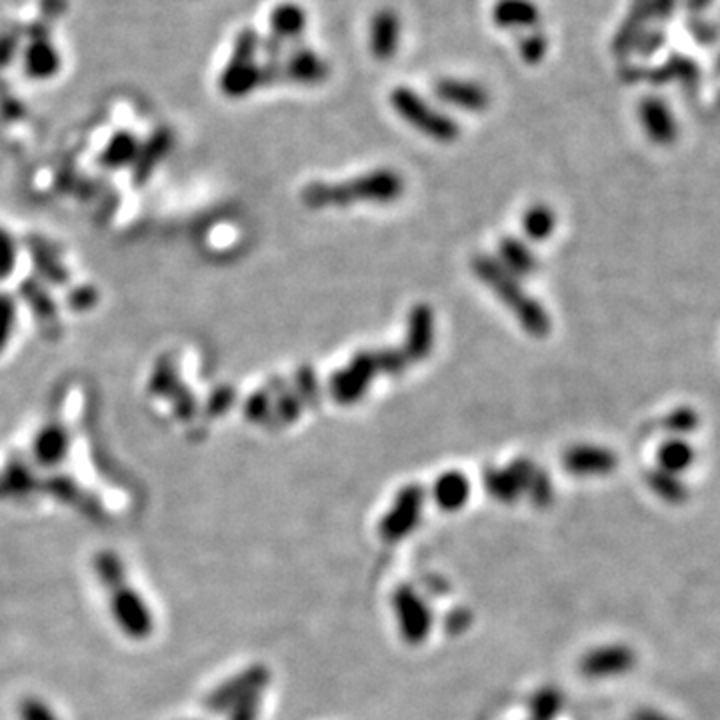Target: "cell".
Segmentation results:
<instances>
[{
  "label": "cell",
  "instance_id": "1",
  "mask_svg": "<svg viewBox=\"0 0 720 720\" xmlns=\"http://www.w3.org/2000/svg\"><path fill=\"white\" fill-rule=\"evenodd\" d=\"M404 192V178L390 170L378 168L344 182H312L302 190V200L310 208L348 206L354 202L388 204Z\"/></svg>",
  "mask_w": 720,
  "mask_h": 720
},
{
  "label": "cell",
  "instance_id": "2",
  "mask_svg": "<svg viewBox=\"0 0 720 720\" xmlns=\"http://www.w3.org/2000/svg\"><path fill=\"white\" fill-rule=\"evenodd\" d=\"M472 270L502 300V304L510 312H514L516 320L526 332L536 338H544L550 332L552 322L546 308H542L538 300H534L522 290L518 278L508 272L498 262V258H492L488 254H476L472 258Z\"/></svg>",
  "mask_w": 720,
  "mask_h": 720
},
{
  "label": "cell",
  "instance_id": "3",
  "mask_svg": "<svg viewBox=\"0 0 720 720\" xmlns=\"http://www.w3.org/2000/svg\"><path fill=\"white\" fill-rule=\"evenodd\" d=\"M390 104L396 114L404 118L414 130L434 140L452 142L460 134L458 122L452 116L440 112L438 108L428 104L418 92L406 86H398L390 92Z\"/></svg>",
  "mask_w": 720,
  "mask_h": 720
},
{
  "label": "cell",
  "instance_id": "4",
  "mask_svg": "<svg viewBox=\"0 0 720 720\" xmlns=\"http://www.w3.org/2000/svg\"><path fill=\"white\" fill-rule=\"evenodd\" d=\"M380 374L374 350H360L354 358L330 376L328 388L336 402L354 404L370 388V382Z\"/></svg>",
  "mask_w": 720,
  "mask_h": 720
},
{
  "label": "cell",
  "instance_id": "5",
  "mask_svg": "<svg viewBox=\"0 0 720 720\" xmlns=\"http://www.w3.org/2000/svg\"><path fill=\"white\" fill-rule=\"evenodd\" d=\"M424 508V488L418 484H408L396 492L392 506L382 516L378 528L380 536L388 542H398L406 538L420 522Z\"/></svg>",
  "mask_w": 720,
  "mask_h": 720
},
{
  "label": "cell",
  "instance_id": "6",
  "mask_svg": "<svg viewBox=\"0 0 720 720\" xmlns=\"http://www.w3.org/2000/svg\"><path fill=\"white\" fill-rule=\"evenodd\" d=\"M268 680H270V672H268L266 666H262V664L248 666L242 672L228 678L226 682H222L218 688H214L206 696L204 708L208 712H212V714L228 712L242 698H246L250 694H256V692H264Z\"/></svg>",
  "mask_w": 720,
  "mask_h": 720
},
{
  "label": "cell",
  "instance_id": "7",
  "mask_svg": "<svg viewBox=\"0 0 720 720\" xmlns=\"http://www.w3.org/2000/svg\"><path fill=\"white\" fill-rule=\"evenodd\" d=\"M398 632L410 644L426 640L432 628V610L426 600L410 586H400L392 598Z\"/></svg>",
  "mask_w": 720,
  "mask_h": 720
},
{
  "label": "cell",
  "instance_id": "8",
  "mask_svg": "<svg viewBox=\"0 0 720 720\" xmlns=\"http://www.w3.org/2000/svg\"><path fill=\"white\" fill-rule=\"evenodd\" d=\"M110 610L124 634L132 638H146L154 628V618L142 596L122 582L110 592Z\"/></svg>",
  "mask_w": 720,
  "mask_h": 720
},
{
  "label": "cell",
  "instance_id": "9",
  "mask_svg": "<svg viewBox=\"0 0 720 720\" xmlns=\"http://www.w3.org/2000/svg\"><path fill=\"white\" fill-rule=\"evenodd\" d=\"M536 466L532 460L518 458L510 462L508 468H486L484 470V484L492 498L500 502H516L530 486Z\"/></svg>",
  "mask_w": 720,
  "mask_h": 720
},
{
  "label": "cell",
  "instance_id": "10",
  "mask_svg": "<svg viewBox=\"0 0 720 720\" xmlns=\"http://www.w3.org/2000/svg\"><path fill=\"white\" fill-rule=\"evenodd\" d=\"M636 664L632 648L624 644H606L598 646L584 654L580 660V670L586 678H614L626 674Z\"/></svg>",
  "mask_w": 720,
  "mask_h": 720
},
{
  "label": "cell",
  "instance_id": "11",
  "mask_svg": "<svg viewBox=\"0 0 720 720\" xmlns=\"http://www.w3.org/2000/svg\"><path fill=\"white\" fill-rule=\"evenodd\" d=\"M434 346V312L428 304L412 306L406 322L404 354L410 362L424 360Z\"/></svg>",
  "mask_w": 720,
  "mask_h": 720
},
{
  "label": "cell",
  "instance_id": "12",
  "mask_svg": "<svg viewBox=\"0 0 720 720\" xmlns=\"http://www.w3.org/2000/svg\"><path fill=\"white\" fill-rule=\"evenodd\" d=\"M434 92L438 96V100L468 110V112H482L488 108L490 104V94L488 90L472 80H462V78H440L434 84Z\"/></svg>",
  "mask_w": 720,
  "mask_h": 720
},
{
  "label": "cell",
  "instance_id": "13",
  "mask_svg": "<svg viewBox=\"0 0 720 720\" xmlns=\"http://www.w3.org/2000/svg\"><path fill=\"white\" fill-rule=\"evenodd\" d=\"M402 38V20L396 10L380 8L370 20L368 46L374 58L388 60L396 54Z\"/></svg>",
  "mask_w": 720,
  "mask_h": 720
},
{
  "label": "cell",
  "instance_id": "14",
  "mask_svg": "<svg viewBox=\"0 0 720 720\" xmlns=\"http://www.w3.org/2000/svg\"><path fill=\"white\" fill-rule=\"evenodd\" d=\"M492 22L504 30H534L540 22V8L532 0H496Z\"/></svg>",
  "mask_w": 720,
  "mask_h": 720
},
{
  "label": "cell",
  "instance_id": "15",
  "mask_svg": "<svg viewBox=\"0 0 720 720\" xmlns=\"http://www.w3.org/2000/svg\"><path fill=\"white\" fill-rule=\"evenodd\" d=\"M562 460L564 468L578 476L606 474L616 466L614 454L598 446H572L564 452Z\"/></svg>",
  "mask_w": 720,
  "mask_h": 720
},
{
  "label": "cell",
  "instance_id": "16",
  "mask_svg": "<svg viewBox=\"0 0 720 720\" xmlns=\"http://www.w3.org/2000/svg\"><path fill=\"white\" fill-rule=\"evenodd\" d=\"M286 76L300 84H320L328 76V64L310 48H298L286 62Z\"/></svg>",
  "mask_w": 720,
  "mask_h": 720
},
{
  "label": "cell",
  "instance_id": "17",
  "mask_svg": "<svg viewBox=\"0 0 720 720\" xmlns=\"http://www.w3.org/2000/svg\"><path fill=\"white\" fill-rule=\"evenodd\" d=\"M432 496L436 500V504L444 510H458L468 502L470 496V482L468 478L458 472V470H450L444 472L436 478L434 488H432Z\"/></svg>",
  "mask_w": 720,
  "mask_h": 720
},
{
  "label": "cell",
  "instance_id": "18",
  "mask_svg": "<svg viewBox=\"0 0 720 720\" xmlns=\"http://www.w3.org/2000/svg\"><path fill=\"white\" fill-rule=\"evenodd\" d=\"M498 262L512 272L516 278L518 276H530L536 272L538 262L536 256L532 254V250L518 238L514 236H504L498 244Z\"/></svg>",
  "mask_w": 720,
  "mask_h": 720
},
{
  "label": "cell",
  "instance_id": "19",
  "mask_svg": "<svg viewBox=\"0 0 720 720\" xmlns=\"http://www.w3.org/2000/svg\"><path fill=\"white\" fill-rule=\"evenodd\" d=\"M306 10H302L294 2H286L274 8L270 14V26L278 38H296L306 28Z\"/></svg>",
  "mask_w": 720,
  "mask_h": 720
},
{
  "label": "cell",
  "instance_id": "20",
  "mask_svg": "<svg viewBox=\"0 0 720 720\" xmlns=\"http://www.w3.org/2000/svg\"><path fill=\"white\" fill-rule=\"evenodd\" d=\"M270 392L274 394V416L272 420H278V424H292L298 420L302 412V402L294 390L288 388V384L282 378H274L270 382Z\"/></svg>",
  "mask_w": 720,
  "mask_h": 720
},
{
  "label": "cell",
  "instance_id": "21",
  "mask_svg": "<svg viewBox=\"0 0 720 720\" xmlns=\"http://www.w3.org/2000/svg\"><path fill=\"white\" fill-rule=\"evenodd\" d=\"M556 226V216L546 204H534L522 214V230L530 240H546Z\"/></svg>",
  "mask_w": 720,
  "mask_h": 720
},
{
  "label": "cell",
  "instance_id": "22",
  "mask_svg": "<svg viewBox=\"0 0 720 720\" xmlns=\"http://www.w3.org/2000/svg\"><path fill=\"white\" fill-rule=\"evenodd\" d=\"M94 572L100 580V584L110 592L112 588L120 586L122 582H126V576H124V566H122V560L114 554V552H98L94 556Z\"/></svg>",
  "mask_w": 720,
  "mask_h": 720
},
{
  "label": "cell",
  "instance_id": "23",
  "mask_svg": "<svg viewBox=\"0 0 720 720\" xmlns=\"http://www.w3.org/2000/svg\"><path fill=\"white\" fill-rule=\"evenodd\" d=\"M562 708V694L546 686L538 690L530 700V718L532 720H554Z\"/></svg>",
  "mask_w": 720,
  "mask_h": 720
},
{
  "label": "cell",
  "instance_id": "24",
  "mask_svg": "<svg viewBox=\"0 0 720 720\" xmlns=\"http://www.w3.org/2000/svg\"><path fill=\"white\" fill-rule=\"evenodd\" d=\"M296 394L302 402V406H318L320 402V386L316 380V374L310 366H300L296 370Z\"/></svg>",
  "mask_w": 720,
  "mask_h": 720
},
{
  "label": "cell",
  "instance_id": "25",
  "mask_svg": "<svg viewBox=\"0 0 720 720\" xmlns=\"http://www.w3.org/2000/svg\"><path fill=\"white\" fill-rule=\"evenodd\" d=\"M520 56L524 62L528 64H538L544 56H546V50H548V38L546 34L538 32L536 28L534 30H528L524 34V38L520 40Z\"/></svg>",
  "mask_w": 720,
  "mask_h": 720
},
{
  "label": "cell",
  "instance_id": "26",
  "mask_svg": "<svg viewBox=\"0 0 720 720\" xmlns=\"http://www.w3.org/2000/svg\"><path fill=\"white\" fill-rule=\"evenodd\" d=\"M374 352H376L380 374L398 376L406 370V366L410 362L402 348H382V350H374Z\"/></svg>",
  "mask_w": 720,
  "mask_h": 720
},
{
  "label": "cell",
  "instance_id": "27",
  "mask_svg": "<svg viewBox=\"0 0 720 720\" xmlns=\"http://www.w3.org/2000/svg\"><path fill=\"white\" fill-rule=\"evenodd\" d=\"M526 494L532 500V504L538 506V508L548 506L552 502L554 490H552V482H550V478H548V474L544 470H540V468L536 470Z\"/></svg>",
  "mask_w": 720,
  "mask_h": 720
},
{
  "label": "cell",
  "instance_id": "28",
  "mask_svg": "<svg viewBox=\"0 0 720 720\" xmlns=\"http://www.w3.org/2000/svg\"><path fill=\"white\" fill-rule=\"evenodd\" d=\"M18 716L20 720H58L54 710L36 696H26L20 700Z\"/></svg>",
  "mask_w": 720,
  "mask_h": 720
},
{
  "label": "cell",
  "instance_id": "29",
  "mask_svg": "<svg viewBox=\"0 0 720 720\" xmlns=\"http://www.w3.org/2000/svg\"><path fill=\"white\" fill-rule=\"evenodd\" d=\"M246 416L254 422H272V400L266 392H254L246 402Z\"/></svg>",
  "mask_w": 720,
  "mask_h": 720
},
{
  "label": "cell",
  "instance_id": "30",
  "mask_svg": "<svg viewBox=\"0 0 720 720\" xmlns=\"http://www.w3.org/2000/svg\"><path fill=\"white\" fill-rule=\"evenodd\" d=\"M668 118L666 108L658 100H646L642 104V120L646 122L652 134H660L664 130V120Z\"/></svg>",
  "mask_w": 720,
  "mask_h": 720
},
{
  "label": "cell",
  "instance_id": "31",
  "mask_svg": "<svg viewBox=\"0 0 720 720\" xmlns=\"http://www.w3.org/2000/svg\"><path fill=\"white\" fill-rule=\"evenodd\" d=\"M260 698H262V692H256V694H250V696L242 698L238 704H234L228 710V714H230L228 720H258Z\"/></svg>",
  "mask_w": 720,
  "mask_h": 720
},
{
  "label": "cell",
  "instance_id": "32",
  "mask_svg": "<svg viewBox=\"0 0 720 720\" xmlns=\"http://www.w3.org/2000/svg\"><path fill=\"white\" fill-rule=\"evenodd\" d=\"M632 720H672L670 716L658 712V710H652V708H644V710H638L634 712Z\"/></svg>",
  "mask_w": 720,
  "mask_h": 720
}]
</instances>
